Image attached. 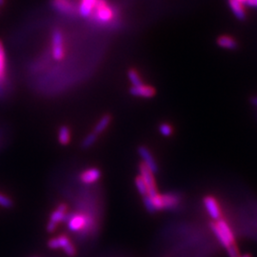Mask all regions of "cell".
I'll use <instances>...</instances> for the list:
<instances>
[{
    "label": "cell",
    "mask_w": 257,
    "mask_h": 257,
    "mask_svg": "<svg viewBox=\"0 0 257 257\" xmlns=\"http://www.w3.org/2000/svg\"><path fill=\"white\" fill-rule=\"evenodd\" d=\"M246 6L256 8L257 9V0H247L246 1Z\"/></svg>",
    "instance_id": "4316f807"
},
{
    "label": "cell",
    "mask_w": 257,
    "mask_h": 257,
    "mask_svg": "<svg viewBox=\"0 0 257 257\" xmlns=\"http://www.w3.org/2000/svg\"><path fill=\"white\" fill-rule=\"evenodd\" d=\"M91 18L100 25H108L114 19V11L106 0H98Z\"/></svg>",
    "instance_id": "7a4b0ae2"
},
{
    "label": "cell",
    "mask_w": 257,
    "mask_h": 257,
    "mask_svg": "<svg viewBox=\"0 0 257 257\" xmlns=\"http://www.w3.org/2000/svg\"><path fill=\"white\" fill-rule=\"evenodd\" d=\"M210 227L217 240L220 242L221 245L227 250L234 246H237L234 232L230 224L225 219L220 218L219 220L211 221Z\"/></svg>",
    "instance_id": "6da1fadb"
},
{
    "label": "cell",
    "mask_w": 257,
    "mask_h": 257,
    "mask_svg": "<svg viewBox=\"0 0 257 257\" xmlns=\"http://www.w3.org/2000/svg\"><path fill=\"white\" fill-rule=\"evenodd\" d=\"M128 80H130V82L133 84V86H139V85L144 84L139 74H138L136 70H134V69H131V70L128 71Z\"/></svg>",
    "instance_id": "44dd1931"
},
{
    "label": "cell",
    "mask_w": 257,
    "mask_h": 257,
    "mask_svg": "<svg viewBox=\"0 0 257 257\" xmlns=\"http://www.w3.org/2000/svg\"><path fill=\"white\" fill-rule=\"evenodd\" d=\"M158 131H159L160 135H162L165 138H170L174 134V128L169 123H161L158 127Z\"/></svg>",
    "instance_id": "603a6c76"
},
{
    "label": "cell",
    "mask_w": 257,
    "mask_h": 257,
    "mask_svg": "<svg viewBox=\"0 0 257 257\" xmlns=\"http://www.w3.org/2000/svg\"><path fill=\"white\" fill-rule=\"evenodd\" d=\"M70 243H71V240L68 236L59 235L58 237L50 239L48 242V246L52 249H57V248H64Z\"/></svg>",
    "instance_id": "e0dca14e"
},
{
    "label": "cell",
    "mask_w": 257,
    "mask_h": 257,
    "mask_svg": "<svg viewBox=\"0 0 257 257\" xmlns=\"http://www.w3.org/2000/svg\"><path fill=\"white\" fill-rule=\"evenodd\" d=\"M163 200V209L164 210H171L177 207L180 203V197L176 194L169 193V194H162Z\"/></svg>",
    "instance_id": "2e32d148"
},
{
    "label": "cell",
    "mask_w": 257,
    "mask_h": 257,
    "mask_svg": "<svg viewBox=\"0 0 257 257\" xmlns=\"http://www.w3.org/2000/svg\"><path fill=\"white\" fill-rule=\"evenodd\" d=\"M138 154H139V156L143 160L142 163H144L145 165L147 166L148 169L154 175L157 174L158 173V165H157L154 156L152 155L151 151L147 147H145V146H140V147L138 148Z\"/></svg>",
    "instance_id": "52a82bcc"
},
{
    "label": "cell",
    "mask_w": 257,
    "mask_h": 257,
    "mask_svg": "<svg viewBox=\"0 0 257 257\" xmlns=\"http://www.w3.org/2000/svg\"><path fill=\"white\" fill-rule=\"evenodd\" d=\"M100 177H101V172L99 169L90 168L81 173V175L79 176V179L82 183L91 185V184L97 182L100 179Z\"/></svg>",
    "instance_id": "30bf717a"
},
{
    "label": "cell",
    "mask_w": 257,
    "mask_h": 257,
    "mask_svg": "<svg viewBox=\"0 0 257 257\" xmlns=\"http://www.w3.org/2000/svg\"><path fill=\"white\" fill-rule=\"evenodd\" d=\"M110 122H111V116L110 114L103 115L96 123L95 127L93 128V133H95L97 136L101 135L102 133H104L106 131V128L110 126Z\"/></svg>",
    "instance_id": "ac0fdd59"
},
{
    "label": "cell",
    "mask_w": 257,
    "mask_h": 257,
    "mask_svg": "<svg viewBox=\"0 0 257 257\" xmlns=\"http://www.w3.org/2000/svg\"><path fill=\"white\" fill-rule=\"evenodd\" d=\"M98 0H80L78 3V14L83 19H90L96 7Z\"/></svg>",
    "instance_id": "9c48e42d"
},
{
    "label": "cell",
    "mask_w": 257,
    "mask_h": 257,
    "mask_svg": "<svg viewBox=\"0 0 257 257\" xmlns=\"http://www.w3.org/2000/svg\"><path fill=\"white\" fill-rule=\"evenodd\" d=\"M130 93L137 97L151 98L156 94V90L151 86H146V85L142 84L139 86H133L130 89Z\"/></svg>",
    "instance_id": "8fae6325"
},
{
    "label": "cell",
    "mask_w": 257,
    "mask_h": 257,
    "mask_svg": "<svg viewBox=\"0 0 257 257\" xmlns=\"http://www.w3.org/2000/svg\"><path fill=\"white\" fill-rule=\"evenodd\" d=\"M68 208H67V205L65 204H60L56 210L52 212L51 216H50V220L49 222L55 224V225H58L59 223L63 222V221L67 220V217H68Z\"/></svg>",
    "instance_id": "4fadbf2b"
},
{
    "label": "cell",
    "mask_w": 257,
    "mask_h": 257,
    "mask_svg": "<svg viewBox=\"0 0 257 257\" xmlns=\"http://www.w3.org/2000/svg\"><path fill=\"white\" fill-rule=\"evenodd\" d=\"M4 4V0H0V6H2Z\"/></svg>",
    "instance_id": "f546056e"
},
{
    "label": "cell",
    "mask_w": 257,
    "mask_h": 257,
    "mask_svg": "<svg viewBox=\"0 0 257 257\" xmlns=\"http://www.w3.org/2000/svg\"><path fill=\"white\" fill-rule=\"evenodd\" d=\"M251 103L257 107V96H253V97L251 98Z\"/></svg>",
    "instance_id": "83f0119b"
},
{
    "label": "cell",
    "mask_w": 257,
    "mask_h": 257,
    "mask_svg": "<svg viewBox=\"0 0 257 257\" xmlns=\"http://www.w3.org/2000/svg\"><path fill=\"white\" fill-rule=\"evenodd\" d=\"M51 5L56 12L67 17L78 14V2L75 0H51Z\"/></svg>",
    "instance_id": "3957f363"
},
{
    "label": "cell",
    "mask_w": 257,
    "mask_h": 257,
    "mask_svg": "<svg viewBox=\"0 0 257 257\" xmlns=\"http://www.w3.org/2000/svg\"><path fill=\"white\" fill-rule=\"evenodd\" d=\"M65 253L69 256H74L76 254V248L73 245V243L71 242L70 244H68L64 248H63Z\"/></svg>",
    "instance_id": "484cf974"
},
{
    "label": "cell",
    "mask_w": 257,
    "mask_h": 257,
    "mask_svg": "<svg viewBox=\"0 0 257 257\" xmlns=\"http://www.w3.org/2000/svg\"><path fill=\"white\" fill-rule=\"evenodd\" d=\"M228 2L234 17L239 20H245L247 18V6L239 0H228Z\"/></svg>",
    "instance_id": "7c38bea8"
},
{
    "label": "cell",
    "mask_w": 257,
    "mask_h": 257,
    "mask_svg": "<svg viewBox=\"0 0 257 257\" xmlns=\"http://www.w3.org/2000/svg\"><path fill=\"white\" fill-rule=\"evenodd\" d=\"M203 204L212 221L219 220L222 218L220 204L214 196L212 195L205 196L203 199Z\"/></svg>",
    "instance_id": "5b68a950"
},
{
    "label": "cell",
    "mask_w": 257,
    "mask_h": 257,
    "mask_svg": "<svg viewBox=\"0 0 257 257\" xmlns=\"http://www.w3.org/2000/svg\"><path fill=\"white\" fill-rule=\"evenodd\" d=\"M143 203H144V206L146 208L149 212L151 213H154L156 212V209H155V206H154V203H153V199L150 195H146L143 197Z\"/></svg>",
    "instance_id": "cb8c5ba5"
},
{
    "label": "cell",
    "mask_w": 257,
    "mask_h": 257,
    "mask_svg": "<svg viewBox=\"0 0 257 257\" xmlns=\"http://www.w3.org/2000/svg\"><path fill=\"white\" fill-rule=\"evenodd\" d=\"M67 222H68V228L71 231L77 232L79 230H83L88 222V218L83 215V214H72L68 215L67 217Z\"/></svg>",
    "instance_id": "ba28073f"
},
{
    "label": "cell",
    "mask_w": 257,
    "mask_h": 257,
    "mask_svg": "<svg viewBox=\"0 0 257 257\" xmlns=\"http://www.w3.org/2000/svg\"><path fill=\"white\" fill-rule=\"evenodd\" d=\"M239 257H251L249 254H244V255H240Z\"/></svg>",
    "instance_id": "f1b7e54d"
},
{
    "label": "cell",
    "mask_w": 257,
    "mask_h": 257,
    "mask_svg": "<svg viewBox=\"0 0 257 257\" xmlns=\"http://www.w3.org/2000/svg\"><path fill=\"white\" fill-rule=\"evenodd\" d=\"M216 44L222 49H226V50H235L238 47L236 39L228 35H222L220 37H217Z\"/></svg>",
    "instance_id": "9a60e30c"
},
{
    "label": "cell",
    "mask_w": 257,
    "mask_h": 257,
    "mask_svg": "<svg viewBox=\"0 0 257 257\" xmlns=\"http://www.w3.org/2000/svg\"><path fill=\"white\" fill-rule=\"evenodd\" d=\"M98 136L95 133H91L89 134L86 138L83 139L82 141V148L83 149H89V148L92 147L94 145V143L96 142Z\"/></svg>",
    "instance_id": "7402d4cb"
},
{
    "label": "cell",
    "mask_w": 257,
    "mask_h": 257,
    "mask_svg": "<svg viewBox=\"0 0 257 257\" xmlns=\"http://www.w3.org/2000/svg\"><path fill=\"white\" fill-rule=\"evenodd\" d=\"M58 141L61 145L67 146L71 142V131L67 126H61L58 131Z\"/></svg>",
    "instance_id": "d6986e66"
},
{
    "label": "cell",
    "mask_w": 257,
    "mask_h": 257,
    "mask_svg": "<svg viewBox=\"0 0 257 257\" xmlns=\"http://www.w3.org/2000/svg\"><path fill=\"white\" fill-rule=\"evenodd\" d=\"M135 183H136V187L138 189L139 194H141L143 197L148 195L147 185L144 182V180L142 179V177L140 175L137 176V178L135 180Z\"/></svg>",
    "instance_id": "ffe728a7"
},
{
    "label": "cell",
    "mask_w": 257,
    "mask_h": 257,
    "mask_svg": "<svg viewBox=\"0 0 257 257\" xmlns=\"http://www.w3.org/2000/svg\"><path fill=\"white\" fill-rule=\"evenodd\" d=\"M52 55L55 60L60 61L64 58V37L60 30L55 29L52 35Z\"/></svg>",
    "instance_id": "277c9868"
},
{
    "label": "cell",
    "mask_w": 257,
    "mask_h": 257,
    "mask_svg": "<svg viewBox=\"0 0 257 257\" xmlns=\"http://www.w3.org/2000/svg\"><path fill=\"white\" fill-rule=\"evenodd\" d=\"M0 206L6 209H10L13 207V201L10 199L8 196L0 193Z\"/></svg>",
    "instance_id": "d4e9b609"
},
{
    "label": "cell",
    "mask_w": 257,
    "mask_h": 257,
    "mask_svg": "<svg viewBox=\"0 0 257 257\" xmlns=\"http://www.w3.org/2000/svg\"><path fill=\"white\" fill-rule=\"evenodd\" d=\"M139 175L142 177L144 182L148 187V195L154 196L158 193L156 188V179L155 175L148 169L147 166L144 163H141L139 166Z\"/></svg>",
    "instance_id": "8992f818"
},
{
    "label": "cell",
    "mask_w": 257,
    "mask_h": 257,
    "mask_svg": "<svg viewBox=\"0 0 257 257\" xmlns=\"http://www.w3.org/2000/svg\"><path fill=\"white\" fill-rule=\"evenodd\" d=\"M7 78V58L5 50L2 42L0 41V91L3 89V86Z\"/></svg>",
    "instance_id": "5bb4252c"
}]
</instances>
